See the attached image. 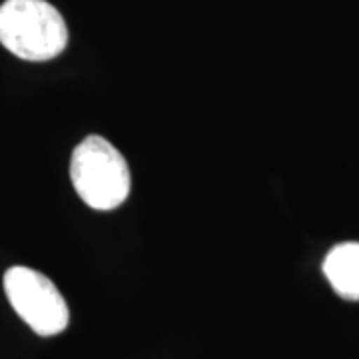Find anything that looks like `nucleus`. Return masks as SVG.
Returning <instances> with one entry per match:
<instances>
[{"label":"nucleus","instance_id":"obj_1","mask_svg":"<svg viewBox=\"0 0 359 359\" xmlns=\"http://www.w3.org/2000/svg\"><path fill=\"white\" fill-rule=\"evenodd\" d=\"M0 44L22 60L46 62L65 52L68 28L46 0H6L0 6Z\"/></svg>","mask_w":359,"mask_h":359},{"label":"nucleus","instance_id":"obj_2","mask_svg":"<svg viewBox=\"0 0 359 359\" xmlns=\"http://www.w3.org/2000/svg\"><path fill=\"white\" fill-rule=\"evenodd\" d=\"M70 180L82 202L94 210L108 212L130 196V168L126 158L102 136H86L70 160Z\"/></svg>","mask_w":359,"mask_h":359},{"label":"nucleus","instance_id":"obj_3","mask_svg":"<svg viewBox=\"0 0 359 359\" xmlns=\"http://www.w3.org/2000/svg\"><path fill=\"white\" fill-rule=\"evenodd\" d=\"M4 294L20 320L42 337L65 332L70 311L50 278L26 266H14L4 273Z\"/></svg>","mask_w":359,"mask_h":359},{"label":"nucleus","instance_id":"obj_4","mask_svg":"<svg viewBox=\"0 0 359 359\" xmlns=\"http://www.w3.org/2000/svg\"><path fill=\"white\" fill-rule=\"evenodd\" d=\"M323 276L344 299H359V242H344L323 259Z\"/></svg>","mask_w":359,"mask_h":359}]
</instances>
